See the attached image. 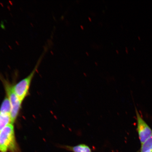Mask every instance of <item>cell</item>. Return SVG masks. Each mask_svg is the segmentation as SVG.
Wrapping results in <instances>:
<instances>
[{"label":"cell","instance_id":"obj_13","mask_svg":"<svg viewBox=\"0 0 152 152\" xmlns=\"http://www.w3.org/2000/svg\"><path fill=\"white\" fill-rule=\"evenodd\" d=\"M95 64H96V65H98V64H97V63L96 62H95Z\"/></svg>","mask_w":152,"mask_h":152},{"label":"cell","instance_id":"obj_11","mask_svg":"<svg viewBox=\"0 0 152 152\" xmlns=\"http://www.w3.org/2000/svg\"><path fill=\"white\" fill-rule=\"evenodd\" d=\"M88 19H89V20L90 21H92V19L91 18H90V17H89Z\"/></svg>","mask_w":152,"mask_h":152},{"label":"cell","instance_id":"obj_3","mask_svg":"<svg viewBox=\"0 0 152 152\" xmlns=\"http://www.w3.org/2000/svg\"><path fill=\"white\" fill-rule=\"evenodd\" d=\"M47 48H45V50L44 51L43 54L40 57L34 69L29 75L16 84L13 85V89L15 94L19 99L22 102L28 95L32 80L34 75H35L36 72L37 71L38 67L42 60L44 55L45 54Z\"/></svg>","mask_w":152,"mask_h":152},{"label":"cell","instance_id":"obj_14","mask_svg":"<svg viewBox=\"0 0 152 152\" xmlns=\"http://www.w3.org/2000/svg\"><path fill=\"white\" fill-rule=\"evenodd\" d=\"M136 152H140V151H138Z\"/></svg>","mask_w":152,"mask_h":152},{"label":"cell","instance_id":"obj_9","mask_svg":"<svg viewBox=\"0 0 152 152\" xmlns=\"http://www.w3.org/2000/svg\"><path fill=\"white\" fill-rule=\"evenodd\" d=\"M145 152H152V150H150V151H148Z\"/></svg>","mask_w":152,"mask_h":152},{"label":"cell","instance_id":"obj_6","mask_svg":"<svg viewBox=\"0 0 152 152\" xmlns=\"http://www.w3.org/2000/svg\"><path fill=\"white\" fill-rule=\"evenodd\" d=\"M11 123L10 114L0 113V132L7 125Z\"/></svg>","mask_w":152,"mask_h":152},{"label":"cell","instance_id":"obj_10","mask_svg":"<svg viewBox=\"0 0 152 152\" xmlns=\"http://www.w3.org/2000/svg\"><path fill=\"white\" fill-rule=\"evenodd\" d=\"M80 26H81V28H82L83 29H84V28H83V26H82L81 25Z\"/></svg>","mask_w":152,"mask_h":152},{"label":"cell","instance_id":"obj_1","mask_svg":"<svg viewBox=\"0 0 152 152\" xmlns=\"http://www.w3.org/2000/svg\"><path fill=\"white\" fill-rule=\"evenodd\" d=\"M0 152H21L12 124L7 125L0 132Z\"/></svg>","mask_w":152,"mask_h":152},{"label":"cell","instance_id":"obj_4","mask_svg":"<svg viewBox=\"0 0 152 152\" xmlns=\"http://www.w3.org/2000/svg\"><path fill=\"white\" fill-rule=\"evenodd\" d=\"M137 124L136 130L141 145L152 134V129L142 118L137 109H136Z\"/></svg>","mask_w":152,"mask_h":152},{"label":"cell","instance_id":"obj_8","mask_svg":"<svg viewBox=\"0 0 152 152\" xmlns=\"http://www.w3.org/2000/svg\"><path fill=\"white\" fill-rule=\"evenodd\" d=\"M152 150V134L146 141L141 145L140 152H145Z\"/></svg>","mask_w":152,"mask_h":152},{"label":"cell","instance_id":"obj_5","mask_svg":"<svg viewBox=\"0 0 152 152\" xmlns=\"http://www.w3.org/2000/svg\"><path fill=\"white\" fill-rule=\"evenodd\" d=\"M62 148L73 152H92L88 146L85 144H80L75 146L62 145Z\"/></svg>","mask_w":152,"mask_h":152},{"label":"cell","instance_id":"obj_12","mask_svg":"<svg viewBox=\"0 0 152 152\" xmlns=\"http://www.w3.org/2000/svg\"><path fill=\"white\" fill-rule=\"evenodd\" d=\"M86 54L87 55H88V56H89V54H88V52H86Z\"/></svg>","mask_w":152,"mask_h":152},{"label":"cell","instance_id":"obj_7","mask_svg":"<svg viewBox=\"0 0 152 152\" xmlns=\"http://www.w3.org/2000/svg\"><path fill=\"white\" fill-rule=\"evenodd\" d=\"M11 106L8 98L6 96L3 100L0 107V113L10 114Z\"/></svg>","mask_w":152,"mask_h":152},{"label":"cell","instance_id":"obj_2","mask_svg":"<svg viewBox=\"0 0 152 152\" xmlns=\"http://www.w3.org/2000/svg\"><path fill=\"white\" fill-rule=\"evenodd\" d=\"M0 80L4 86L7 96L10 102L11 110L10 116L11 123L14 124L20 113L22 102L20 100L15 94L13 85L10 82L6 79L0 73Z\"/></svg>","mask_w":152,"mask_h":152}]
</instances>
